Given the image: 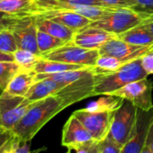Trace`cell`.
Returning <instances> with one entry per match:
<instances>
[{
    "instance_id": "cell-23",
    "label": "cell",
    "mask_w": 153,
    "mask_h": 153,
    "mask_svg": "<svg viewBox=\"0 0 153 153\" xmlns=\"http://www.w3.org/2000/svg\"><path fill=\"white\" fill-rule=\"evenodd\" d=\"M125 63L127 62L118 58H115L114 56L102 54V55H99L97 60V63L95 66V71L97 74L116 71L120 68H122Z\"/></svg>"
},
{
    "instance_id": "cell-15",
    "label": "cell",
    "mask_w": 153,
    "mask_h": 153,
    "mask_svg": "<svg viewBox=\"0 0 153 153\" xmlns=\"http://www.w3.org/2000/svg\"><path fill=\"white\" fill-rule=\"evenodd\" d=\"M152 113L153 109L149 112H144L139 109L135 131L131 139L123 147L122 153H140L145 146L149 123Z\"/></svg>"
},
{
    "instance_id": "cell-25",
    "label": "cell",
    "mask_w": 153,
    "mask_h": 153,
    "mask_svg": "<svg viewBox=\"0 0 153 153\" xmlns=\"http://www.w3.org/2000/svg\"><path fill=\"white\" fill-rule=\"evenodd\" d=\"M33 0H2L0 1V11L19 14L26 13L33 8Z\"/></svg>"
},
{
    "instance_id": "cell-34",
    "label": "cell",
    "mask_w": 153,
    "mask_h": 153,
    "mask_svg": "<svg viewBox=\"0 0 153 153\" xmlns=\"http://www.w3.org/2000/svg\"><path fill=\"white\" fill-rule=\"evenodd\" d=\"M145 145L153 152V113H152V115L149 119Z\"/></svg>"
},
{
    "instance_id": "cell-6",
    "label": "cell",
    "mask_w": 153,
    "mask_h": 153,
    "mask_svg": "<svg viewBox=\"0 0 153 153\" xmlns=\"http://www.w3.org/2000/svg\"><path fill=\"white\" fill-rule=\"evenodd\" d=\"M34 104L35 102L25 97L11 96L3 92L0 96V126L11 131Z\"/></svg>"
},
{
    "instance_id": "cell-12",
    "label": "cell",
    "mask_w": 153,
    "mask_h": 153,
    "mask_svg": "<svg viewBox=\"0 0 153 153\" xmlns=\"http://www.w3.org/2000/svg\"><path fill=\"white\" fill-rule=\"evenodd\" d=\"M11 31L14 33L18 49L27 50L41 56L37 44L38 27L34 16H25L16 27L12 28Z\"/></svg>"
},
{
    "instance_id": "cell-20",
    "label": "cell",
    "mask_w": 153,
    "mask_h": 153,
    "mask_svg": "<svg viewBox=\"0 0 153 153\" xmlns=\"http://www.w3.org/2000/svg\"><path fill=\"white\" fill-rule=\"evenodd\" d=\"M88 68V66L83 65H76V64H69L56 60H50L43 58H41L39 61L35 64L34 68H33V72L35 74H52V73H59L68 70H75V69H81Z\"/></svg>"
},
{
    "instance_id": "cell-44",
    "label": "cell",
    "mask_w": 153,
    "mask_h": 153,
    "mask_svg": "<svg viewBox=\"0 0 153 153\" xmlns=\"http://www.w3.org/2000/svg\"><path fill=\"white\" fill-rule=\"evenodd\" d=\"M2 31H3V29H0V33H1Z\"/></svg>"
},
{
    "instance_id": "cell-27",
    "label": "cell",
    "mask_w": 153,
    "mask_h": 153,
    "mask_svg": "<svg viewBox=\"0 0 153 153\" xmlns=\"http://www.w3.org/2000/svg\"><path fill=\"white\" fill-rule=\"evenodd\" d=\"M18 50V46L14 33L9 29H5L0 33V51L14 54Z\"/></svg>"
},
{
    "instance_id": "cell-11",
    "label": "cell",
    "mask_w": 153,
    "mask_h": 153,
    "mask_svg": "<svg viewBox=\"0 0 153 153\" xmlns=\"http://www.w3.org/2000/svg\"><path fill=\"white\" fill-rule=\"evenodd\" d=\"M95 140L88 130L74 114H71L62 129L61 145L75 150L80 145Z\"/></svg>"
},
{
    "instance_id": "cell-39",
    "label": "cell",
    "mask_w": 153,
    "mask_h": 153,
    "mask_svg": "<svg viewBox=\"0 0 153 153\" xmlns=\"http://www.w3.org/2000/svg\"><path fill=\"white\" fill-rule=\"evenodd\" d=\"M140 153H153V152H152V151H151V150H150V149H149L145 145V146L143 147V149H141Z\"/></svg>"
},
{
    "instance_id": "cell-22",
    "label": "cell",
    "mask_w": 153,
    "mask_h": 153,
    "mask_svg": "<svg viewBox=\"0 0 153 153\" xmlns=\"http://www.w3.org/2000/svg\"><path fill=\"white\" fill-rule=\"evenodd\" d=\"M66 43H67V42H65L61 39H59L57 37H54V36L38 29L37 44H38V49H39V52H40L41 56L42 54L51 51Z\"/></svg>"
},
{
    "instance_id": "cell-5",
    "label": "cell",
    "mask_w": 153,
    "mask_h": 153,
    "mask_svg": "<svg viewBox=\"0 0 153 153\" xmlns=\"http://www.w3.org/2000/svg\"><path fill=\"white\" fill-rule=\"evenodd\" d=\"M99 55L98 50L85 49L70 42L51 51L42 54V58L69 64L95 67Z\"/></svg>"
},
{
    "instance_id": "cell-9",
    "label": "cell",
    "mask_w": 153,
    "mask_h": 153,
    "mask_svg": "<svg viewBox=\"0 0 153 153\" xmlns=\"http://www.w3.org/2000/svg\"><path fill=\"white\" fill-rule=\"evenodd\" d=\"M153 51V44L136 45L126 42L115 37L105 43L99 50V54H107L118 58L125 62L140 59L145 54Z\"/></svg>"
},
{
    "instance_id": "cell-45",
    "label": "cell",
    "mask_w": 153,
    "mask_h": 153,
    "mask_svg": "<svg viewBox=\"0 0 153 153\" xmlns=\"http://www.w3.org/2000/svg\"><path fill=\"white\" fill-rule=\"evenodd\" d=\"M0 1H2V0H0Z\"/></svg>"
},
{
    "instance_id": "cell-43",
    "label": "cell",
    "mask_w": 153,
    "mask_h": 153,
    "mask_svg": "<svg viewBox=\"0 0 153 153\" xmlns=\"http://www.w3.org/2000/svg\"><path fill=\"white\" fill-rule=\"evenodd\" d=\"M3 93V90L1 89V88H0V96H1V94Z\"/></svg>"
},
{
    "instance_id": "cell-21",
    "label": "cell",
    "mask_w": 153,
    "mask_h": 153,
    "mask_svg": "<svg viewBox=\"0 0 153 153\" xmlns=\"http://www.w3.org/2000/svg\"><path fill=\"white\" fill-rule=\"evenodd\" d=\"M124 99L114 95H103L97 101L89 103L85 109L92 113L100 112H115L123 104Z\"/></svg>"
},
{
    "instance_id": "cell-37",
    "label": "cell",
    "mask_w": 153,
    "mask_h": 153,
    "mask_svg": "<svg viewBox=\"0 0 153 153\" xmlns=\"http://www.w3.org/2000/svg\"><path fill=\"white\" fill-rule=\"evenodd\" d=\"M0 61H15L14 55L0 51Z\"/></svg>"
},
{
    "instance_id": "cell-1",
    "label": "cell",
    "mask_w": 153,
    "mask_h": 153,
    "mask_svg": "<svg viewBox=\"0 0 153 153\" xmlns=\"http://www.w3.org/2000/svg\"><path fill=\"white\" fill-rule=\"evenodd\" d=\"M65 108L67 106L62 98L57 95L37 101L13 128L11 132L22 141H30L49 121Z\"/></svg>"
},
{
    "instance_id": "cell-29",
    "label": "cell",
    "mask_w": 153,
    "mask_h": 153,
    "mask_svg": "<svg viewBox=\"0 0 153 153\" xmlns=\"http://www.w3.org/2000/svg\"><path fill=\"white\" fill-rule=\"evenodd\" d=\"M76 153H102V141L92 140L75 149Z\"/></svg>"
},
{
    "instance_id": "cell-24",
    "label": "cell",
    "mask_w": 153,
    "mask_h": 153,
    "mask_svg": "<svg viewBox=\"0 0 153 153\" xmlns=\"http://www.w3.org/2000/svg\"><path fill=\"white\" fill-rule=\"evenodd\" d=\"M20 70L22 68L16 61H0V88L4 91Z\"/></svg>"
},
{
    "instance_id": "cell-14",
    "label": "cell",
    "mask_w": 153,
    "mask_h": 153,
    "mask_svg": "<svg viewBox=\"0 0 153 153\" xmlns=\"http://www.w3.org/2000/svg\"><path fill=\"white\" fill-rule=\"evenodd\" d=\"M115 37V34L105 30L88 25L76 32L72 42L85 49L99 50L105 43Z\"/></svg>"
},
{
    "instance_id": "cell-19",
    "label": "cell",
    "mask_w": 153,
    "mask_h": 153,
    "mask_svg": "<svg viewBox=\"0 0 153 153\" xmlns=\"http://www.w3.org/2000/svg\"><path fill=\"white\" fill-rule=\"evenodd\" d=\"M147 24L131 28L121 34L116 35V37L122 41L136 45L145 46L153 44V35L150 33Z\"/></svg>"
},
{
    "instance_id": "cell-31",
    "label": "cell",
    "mask_w": 153,
    "mask_h": 153,
    "mask_svg": "<svg viewBox=\"0 0 153 153\" xmlns=\"http://www.w3.org/2000/svg\"><path fill=\"white\" fill-rule=\"evenodd\" d=\"M10 153H31L29 141H22L19 138L14 136L10 148Z\"/></svg>"
},
{
    "instance_id": "cell-7",
    "label": "cell",
    "mask_w": 153,
    "mask_h": 153,
    "mask_svg": "<svg viewBox=\"0 0 153 153\" xmlns=\"http://www.w3.org/2000/svg\"><path fill=\"white\" fill-rule=\"evenodd\" d=\"M152 91L153 83L148 79H142L127 84L110 95L120 97L131 102L141 111L149 112L153 109Z\"/></svg>"
},
{
    "instance_id": "cell-13",
    "label": "cell",
    "mask_w": 153,
    "mask_h": 153,
    "mask_svg": "<svg viewBox=\"0 0 153 153\" xmlns=\"http://www.w3.org/2000/svg\"><path fill=\"white\" fill-rule=\"evenodd\" d=\"M24 14L27 16H40L60 23L76 32L92 23V21L88 18L70 10H35Z\"/></svg>"
},
{
    "instance_id": "cell-41",
    "label": "cell",
    "mask_w": 153,
    "mask_h": 153,
    "mask_svg": "<svg viewBox=\"0 0 153 153\" xmlns=\"http://www.w3.org/2000/svg\"><path fill=\"white\" fill-rule=\"evenodd\" d=\"M7 130H6V129H4L3 127H1L0 126V133H2V132H5V131H7Z\"/></svg>"
},
{
    "instance_id": "cell-42",
    "label": "cell",
    "mask_w": 153,
    "mask_h": 153,
    "mask_svg": "<svg viewBox=\"0 0 153 153\" xmlns=\"http://www.w3.org/2000/svg\"><path fill=\"white\" fill-rule=\"evenodd\" d=\"M66 153H71V149H68V151Z\"/></svg>"
},
{
    "instance_id": "cell-30",
    "label": "cell",
    "mask_w": 153,
    "mask_h": 153,
    "mask_svg": "<svg viewBox=\"0 0 153 153\" xmlns=\"http://www.w3.org/2000/svg\"><path fill=\"white\" fill-rule=\"evenodd\" d=\"M103 3L111 7L116 8H131L138 9L139 6L136 0H101Z\"/></svg>"
},
{
    "instance_id": "cell-40",
    "label": "cell",
    "mask_w": 153,
    "mask_h": 153,
    "mask_svg": "<svg viewBox=\"0 0 153 153\" xmlns=\"http://www.w3.org/2000/svg\"><path fill=\"white\" fill-rule=\"evenodd\" d=\"M147 25H148V27H149V29L150 33H152V35H153V21H151V22L148 23V24H147Z\"/></svg>"
},
{
    "instance_id": "cell-2",
    "label": "cell",
    "mask_w": 153,
    "mask_h": 153,
    "mask_svg": "<svg viewBox=\"0 0 153 153\" xmlns=\"http://www.w3.org/2000/svg\"><path fill=\"white\" fill-rule=\"evenodd\" d=\"M147 76L148 74L142 68L140 59L125 63L116 71L96 73L94 96L110 95L127 84L147 79Z\"/></svg>"
},
{
    "instance_id": "cell-36",
    "label": "cell",
    "mask_w": 153,
    "mask_h": 153,
    "mask_svg": "<svg viewBox=\"0 0 153 153\" xmlns=\"http://www.w3.org/2000/svg\"><path fill=\"white\" fill-rule=\"evenodd\" d=\"M12 137H13V133L10 131H7L5 132L0 133V149H1Z\"/></svg>"
},
{
    "instance_id": "cell-38",
    "label": "cell",
    "mask_w": 153,
    "mask_h": 153,
    "mask_svg": "<svg viewBox=\"0 0 153 153\" xmlns=\"http://www.w3.org/2000/svg\"><path fill=\"white\" fill-rule=\"evenodd\" d=\"M14 137V135H13ZM13 137L0 149V153H10V148H11V144H12V140H13Z\"/></svg>"
},
{
    "instance_id": "cell-16",
    "label": "cell",
    "mask_w": 153,
    "mask_h": 153,
    "mask_svg": "<svg viewBox=\"0 0 153 153\" xmlns=\"http://www.w3.org/2000/svg\"><path fill=\"white\" fill-rule=\"evenodd\" d=\"M66 85L58 83L51 79H42L35 81L25 95V97L30 101L36 102L42 100L48 97L56 95Z\"/></svg>"
},
{
    "instance_id": "cell-3",
    "label": "cell",
    "mask_w": 153,
    "mask_h": 153,
    "mask_svg": "<svg viewBox=\"0 0 153 153\" xmlns=\"http://www.w3.org/2000/svg\"><path fill=\"white\" fill-rule=\"evenodd\" d=\"M151 21H153V11L118 8L105 18L92 22L89 25L118 35L131 28Z\"/></svg>"
},
{
    "instance_id": "cell-18",
    "label": "cell",
    "mask_w": 153,
    "mask_h": 153,
    "mask_svg": "<svg viewBox=\"0 0 153 153\" xmlns=\"http://www.w3.org/2000/svg\"><path fill=\"white\" fill-rule=\"evenodd\" d=\"M36 20V25L39 30L43 31L54 37H57L59 39H61L67 42H72L74 35L76 33V31L73 29L52 20L40 17V16H34Z\"/></svg>"
},
{
    "instance_id": "cell-17",
    "label": "cell",
    "mask_w": 153,
    "mask_h": 153,
    "mask_svg": "<svg viewBox=\"0 0 153 153\" xmlns=\"http://www.w3.org/2000/svg\"><path fill=\"white\" fill-rule=\"evenodd\" d=\"M34 82L35 73L30 70L22 69L12 79L7 88L3 92L11 96L25 97Z\"/></svg>"
},
{
    "instance_id": "cell-10",
    "label": "cell",
    "mask_w": 153,
    "mask_h": 153,
    "mask_svg": "<svg viewBox=\"0 0 153 153\" xmlns=\"http://www.w3.org/2000/svg\"><path fill=\"white\" fill-rule=\"evenodd\" d=\"M95 76L96 71L94 67V71L83 76L82 79L67 85L56 95L62 98L67 107L85 98L94 97Z\"/></svg>"
},
{
    "instance_id": "cell-4",
    "label": "cell",
    "mask_w": 153,
    "mask_h": 153,
    "mask_svg": "<svg viewBox=\"0 0 153 153\" xmlns=\"http://www.w3.org/2000/svg\"><path fill=\"white\" fill-rule=\"evenodd\" d=\"M139 109L131 102L124 100L119 109L114 112L108 138L123 147L133 134L137 123Z\"/></svg>"
},
{
    "instance_id": "cell-33",
    "label": "cell",
    "mask_w": 153,
    "mask_h": 153,
    "mask_svg": "<svg viewBox=\"0 0 153 153\" xmlns=\"http://www.w3.org/2000/svg\"><path fill=\"white\" fill-rule=\"evenodd\" d=\"M140 59L144 71L148 75H153V51L145 54Z\"/></svg>"
},
{
    "instance_id": "cell-26",
    "label": "cell",
    "mask_w": 153,
    "mask_h": 153,
    "mask_svg": "<svg viewBox=\"0 0 153 153\" xmlns=\"http://www.w3.org/2000/svg\"><path fill=\"white\" fill-rule=\"evenodd\" d=\"M15 61L21 67L23 70H30L33 71L35 64L39 61L42 56L35 54L27 50L18 49L14 54Z\"/></svg>"
},
{
    "instance_id": "cell-8",
    "label": "cell",
    "mask_w": 153,
    "mask_h": 153,
    "mask_svg": "<svg viewBox=\"0 0 153 153\" xmlns=\"http://www.w3.org/2000/svg\"><path fill=\"white\" fill-rule=\"evenodd\" d=\"M72 114L82 123L96 140L103 141L109 134L114 112L92 113L83 108L73 112Z\"/></svg>"
},
{
    "instance_id": "cell-32",
    "label": "cell",
    "mask_w": 153,
    "mask_h": 153,
    "mask_svg": "<svg viewBox=\"0 0 153 153\" xmlns=\"http://www.w3.org/2000/svg\"><path fill=\"white\" fill-rule=\"evenodd\" d=\"M123 147L114 142L108 137L102 141V153H122Z\"/></svg>"
},
{
    "instance_id": "cell-28",
    "label": "cell",
    "mask_w": 153,
    "mask_h": 153,
    "mask_svg": "<svg viewBox=\"0 0 153 153\" xmlns=\"http://www.w3.org/2000/svg\"><path fill=\"white\" fill-rule=\"evenodd\" d=\"M25 16V14L19 13V14H11L0 11V29H9L16 27Z\"/></svg>"
},
{
    "instance_id": "cell-35",
    "label": "cell",
    "mask_w": 153,
    "mask_h": 153,
    "mask_svg": "<svg viewBox=\"0 0 153 153\" xmlns=\"http://www.w3.org/2000/svg\"><path fill=\"white\" fill-rule=\"evenodd\" d=\"M139 6V10L153 11V0H136Z\"/></svg>"
}]
</instances>
